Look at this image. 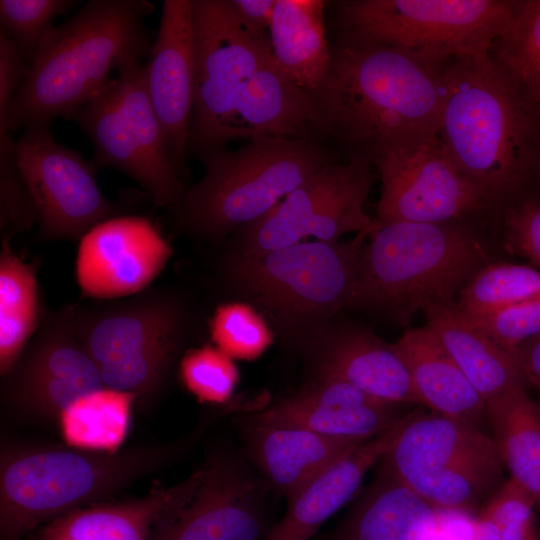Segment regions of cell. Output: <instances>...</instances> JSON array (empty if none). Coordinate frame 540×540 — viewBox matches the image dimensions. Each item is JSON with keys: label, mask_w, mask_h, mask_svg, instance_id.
<instances>
[{"label": "cell", "mask_w": 540, "mask_h": 540, "mask_svg": "<svg viewBox=\"0 0 540 540\" xmlns=\"http://www.w3.org/2000/svg\"><path fill=\"white\" fill-rule=\"evenodd\" d=\"M471 540H502V533L498 525L481 511L471 525Z\"/></svg>", "instance_id": "obj_44"}, {"label": "cell", "mask_w": 540, "mask_h": 540, "mask_svg": "<svg viewBox=\"0 0 540 540\" xmlns=\"http://www.w3.org/2000/svg\"><path fill=\"white\" fill-rule=\"evenodd\" d=\"M171 253L147 218L115 216L81 238L77 282L84 296L96 300L138 294L158 276Z\"/></svg>", "instance_id": "obj_17"}, {"label": "cell", "mask_w": 540, "mask_h": 540, "mask_svg": "<svg viewBox=\"0 0 540 540\" xmlns=\"http://www.w3.org/2000/svg\"><path fill=\"white\" fill-rule=\"evenodd\" d=\"M438 138L459 172L492 206L515 195L540 152V105L490 53L444 67Z\"/></svg>", "instance_id": "obj_2"}, {"label": "cell", "mask_w": 540, "mask_h": 540, "mask_svg": "<svg viewBox=\"0 0 540 540\" xmlns=\"http://www.w3.org/2000/svg\"><path fill=\"white\" fill-rule=\"evenodd\" d=\"M75 4L71 0H1V30L17 43L31 64L51 21Z\"/></svg>", "instance_id": "obj_34"}, {"label": "cell", "mask_w": 540, "mask_h": 540, "mask_svg": "<svg viewBox=\"0 0 540 540\" xmlns=\"http://www.w3.org/2000/svg\"><path fill=\"white\" fill-rule=\"evenodd\" d=\"M374 224L348 308L380 310L406 325L426 306L456 302L484 266L479 241L460 222Z\"/></svg>", "instance_id": "obj_5"}, {"label": "cell", "mask_w": 540, "mask_h": 540, "mask_svg": "<svg viewBox=\"0 0 540 540\" xmlns=\"http://www.w3.org/2000/svg\"><path fill=\"white\" fill-rule=\"evenodd\" d=\"M372 164L355 156L323 166L265 216L237 229L235 252L260 254L309 236L337 241L347 233L372 230L374 220L363 207L374 181Z\"/></svg>", "instance_id": "obj_13"}, {"label": "cell", "mask_w": 540, "mask_h": 540, "mask_svg": "<svg viewBox=\"0 0 540 540\" xmlns=\"http://www.w3.org/2000/svg\"><path fill=\"white\" fill-rule=\"evenodd\" d=\"M145 0H92L45 34L27 77L0 118V132L73 118L114 69L151 53Z\"/></svg>", "instance_id": "obj_3"}, {"label": "cell", "mask_w": 540, "mask_h": 540, "mask_svg": "<svg viewBox=\"0 0 540 540\" xmlns=\"http://www.w3.org/2000/svg\"><path fill=\"white\" fill-rule=\"evenodd\" d=\"M38 222L37 211L23 181L15 157V141L0 132V229L1 239L30 229Z\"/></svg>", "instance_id": "obj_35"}, {"label": "cell", "mask_w": 540, "mask_h": 540, "mask_svg": "<svg viewBox=\"0 0 540 540\" xmlns=\"http://www.w3.org/2000/svg\"><path fill=\"white\" fill-rule=\"evenodd\" d=\"M337 161L321 141L261 139L204 158L206 171L175 210L180 228L217 238L265 216L323 166Z\"/></svg>", "instance_id": "obj_7"}, {"label": "cell", "mask_w": 540, "mask_h": 540, "mask_svg": "<svg viewBox=\"0 0 540 540\" xmlns=\"http://www.w3.org/2000/svg\"><path fill=\"white\" fill-rule=\"evenodd\" d=\"M535 540H540V538H539V537H537V538H536Z\"/></svg>", "instance_id": "obj_46"}, {"label": "cell", "mask_w": 540, "mask_h": 540, "mask_svg": "<svg viewBox=\"0 0 540 540\" xmlns=\"http://www.w3.org/2000/svg\"><path fill=\"white\" fill-rule=\"evenodd\" d=\"M204 477L198 469L169 487L145 496L104 502L63 514L36 529L31 540H149L159 521L183 507Z\"/></svg>", "instance_id": "obj_21"}, {"label": "cell", "mask_w": 540, "mask_h": 540, "mask_svg": "<svg viewBox=\"0 0 540 540\" xmlns=\"http://www.w3.org/2000/svg\"><path fill=\"white\" fill-rule=\"evenodd\" d=\"M490 54L540 105V0L518 1Z\"/></svg>", "instance_id": "obj_33"}, {"label": "cell", "mask_w": 540, "mask_h": 540, "mask_svg": "<svg viewBox=\"0 0 540 540\" xmlns=\"http://www.w3.org/2000/svg\"><path fill=\"white\" fill-rule=\"evenodd\" d=\"M314 352L318 377L344 380L386 402L421 406L394 343L364 329L342 328L321 332Z\"/></svg>", "instance_id": "obj_22"}, {"label": "cell", "mask_w": 540, "mask_h": 540, "mask_svg": "<svg viewBox=\"0 0 540 540\" xmlns=\"http://www.w3.org/2000/svg\"><path fill=\"white\" fill-rule=\"evenodd\" d=\"M195 95L188 150L203 159L224 150L238 99L272 56L270 38L251 36L227 0H192Z\"/></svg>", "instance_id": "obj_12"}, {"label": "cell", "mask_w": 540, "mask_h": 540, "mask_svg": "<svg viewBox=\"0 0 540 540\" xmlns=\"http://www.w3.org/2000/svg\"><path fill=\"white\" fill-rule=\"evenodd\" d=\"M372 230L343 242L317 240L260 254L234 252L226 276L283 326L320 325L348 308L359 257Z\"/></svg>", "instance_id": "obj_8"}, {"label": "cell", "mask_w": 540, "mask_h": 540, "mask_svg": "<svg viewBox=\"0 0 540 540\" xmlns=\"http://www.w3.org/2000/svg\"><path fill=\"white\" fill-rule=\"evenodd\" d=\"M426 327L485 399L525 387L517 360L477 327L456 302L426 306Z\"/></svg>", "instance_id": "obj_26"}, {"label": "cell", "mask_w": 540, "mask_h": 540, "mask_svg": "<svg viewBox=\"0 0 540 540\" xmlns=\"http://www.w3.org/2000/svg\"><path fill=\"white\" fill-rule=\"evenodd\" d=\"M504 222L506 247L540 271V202L528 200L508 208Z\"/></svg>", "instance_id": "obj_40"}, {"label": "cell", "mask_w": 540, "mask_h": 540, "mask_svg": "<svg viewBox=\"0 0 540 540\" xmlns=\"http://www.w3.org/2000/svg\"><path fill=\"white\" fill-rule=\"evenodd\" d=\"M416 408L387 431L350 448L318 473L289 500L286 514L269 531L267 540H309L353 497L367 471L387 453Z\"/></svg>", "instance_id": "obj_23"}, {"label": "cell", "mask_w": 540, "mask_h": 540, "mask_svg": "<svg viewBox=\"0 0 540 540\" xmlns=\"http://www.w3.org/2000/svg\"><path fill=\"white\" fill-rule=\"evenodd\" d=\"M212 335L221 351L241 358L260 353L269 341L262 320L242 305L220 308L213 319Z\"/></svg>", "instance_id": "obj_37"}, {"label": "cell", "mask_w": 540, "mask_h": 540, "mask_svg": "<svg viewBox=\"0 0 540 540\" xmlns=\"http://www.w3.org/2000/svg\"><path fill=\"white\" fill-rule=\"evenodd\" d=\"M241 26L254 38L269 39L277 0H227Z\"/></svg>", "instance_id": "obj_42"}, {"label": "cell", "mask_w": 540, "mask_h": 540, "mask_svg": "<svg viewBox=\"0 0 540 540\" xmlns=\"http://www.w3.org/2000/svg\"><path fill=\"white\" fill-rule=\"evenodd\" d=\"M540 297V271L506 262L481 267L459 293L456 305L469 318L492 314Z\"/></svg>", "instance_id": "obj_32"}, {"label": "cell", "mask_w": 540, "mask_h": 540, "mask_svg": "<svg viewBox=\"0 0 540 540\" xmlns=\"http://www.w3.org/2000/svg\"><path fill=\"white\" fill-rule=\"evenodd\" d=\"M78 336L107 389L151 407L184 344L188 311L175 292L146 289L124 299L72 305Z\"/></svg>", "instance_id": "obj_6"}, {"label": "cell", "mask_w": 540, "mask_h": 540, "mask_svg": "<svg viewBox=\"0 0 540 540\" xmlns=\"http://www.w3.org/2000/svg\"><path fill=\"white\" fill-rule=\"evenodd\" d=\"M409 405L375 398L337 378L318 377L257 416V424L302 428L332 438L366 441L411 411Z\"/></svg>", "instance_id": "obj_20"}, {"label": "cell", "mask_w": 540, "mask_h": 540, "mask_svg": "<svg viewBox=\"0 0 540 540\" xmlns=\"http://www.w3.org/2000/svg\"><path fill=\"white\" fill-rule=\"evenodd\" d=\"M533 500L510 479L505 481L481 510L500 528L502 540H535Z\"/></svg>", "instance_id": "obj_38"}, {"label": "cell", "mask_w": 540, "mask_h": 540, "mask_svg": "<svg viewBox=\"0 0 540 540\" xmlns=\"http://www.w3.org/2000/svg\"><path fill=\"white\" fill-rule=\"evenodd\" d=\"M536 171L538 173V179H539V183H540V152H539V157H538V162H537V168H536Z\"/></svg>", "instance_id": "obj_45"}, {"label": "cell", "mask_w": 540, "mask_h": 540, "mask_svg": "<svg viewBox=\"0 0 540 540\" xmlns=\"http://www.w3.org/2000/svg\"><path fill=\"white\" fill-rule=\"evenodd\" d=\"M44 311L39 301L35 263L17 256L9 239L0 252V375L17 362L36 333Z\"/></svg>", "instance_id": "obj_31"}, {"label": "cell", "mask_w": 540, "mask_h": 540, "mask_svg": "<svg viewBox=\"0 0 540 540\" xmlns=\"http://www.w3.org/2000/svg\"><path fill=\"white\" fill-rule=\"evenodd\" d=\"M28 62L17 43L0 30V118L27 77Z\"/></svg>", "instance_id": "obj_41"}, {"label": "cell", "mask_w": 540, "mask_h": 540, "mask_svg": "<svg viewBox=\"0 0 540 540\" xmlns=\"http://www.w3.org/2000/svg\"><path fill=\"white\" fill-rule=\"evenodd\" d=\"M329 540H443L435 508L381 471Z\"/></svg>", "instance_id": "obj_25"}, {"label": "cell", "mask_w": 540, "mask_h": 540, "mask_svg": "<svg viewBox=\"0 0 540 540\" xmlns=\"http://www.w3.org/2000/svg\"><path fill=\"white\" fill-rule=\"evenodd\" d=\"M15 157L42 239L82 238L118 214V206L101 193L92 163L59 144L47 124L25 127L15 141Z\"/></svg>", "instance_id": "obj_15"}, {"label": "cell", "mask_w": 540, "mask_h": 540, "mask_svg": "<svg viewBox=\"0 0 540 540\" xmlns=\"http://www.w3.org/2000/svg\"><path fill=\"white\" fill-rule=\"evenodd\" d=\"M325 3L322 0H277L269 29L277 65L310 93L319 88L331 62L324 23Z\"/></svg>", "instance_id": "obj_29"}, {"label": "cell", "mask_w": 540, "mask_h": 540, "mask_svg": "<svg viewBox=\"0 0 540 540\" xmlns=\"http://www.w3.org/2000/svg\"><path fill=\"white\" fill-rule=\"evenodd\" d=\"M469 319L501 347L513 353L520 344L540 335V297Z\"/></svg>", "instance_id": "obj_39"}, {"label": "cell", "mask_w": 540, "mask_h": 540, "mask_svg": "<svg viewBox=\"0 0 540 540\" xmlns=\"http://www.w3.org/2000/svg\"><path fill=\"white\" fill-rule=\"evenodd\" d=\"M445 64L340 32L328 73L312 93L320 140L373 161L436 137Z\"/></svg>", "instance_id": "obj_1"}, {"label": "cell", "mask_w": 540, "mask_h": 540, "mask_svg": "<svg viewBox=\"0 0 540 540\" xmlns=\"http://www.w3.org/2000/svg\"><path fill=\"white\" fill-rule=\"evenodd\" d=\"M513 354L525 383L540 392V335L520 344Z\"/></svg>", "instance_id": "obj_43"}, {"label": "cell", "mask_w": 540, "mask_h": 540, "mask_svg": "<svg viewBox=\"0 0 540 540\" xmlns=\"http://www.w3.org/2000/svg\"><path fill=\"white\" fill-rule=\"evenodd\" d=\"M146 84L168 157L181 177L186 165L195 95L192 0H165L146 65Z\"/></svg>", "instance_id": "obj_18"}, {"label": "cell", "mask_w": 540, "mask_h": 540, "mask_svg": "<svg viewBox=\"0 0 540 540\" xmlns=\"http://www.w3.org/2000/svg\"><path fill=\"white\" fill-rule=\"evenodd\" d=\"M518 1L346 0L335 2L341 32L445 64L490 53Z\"/></svg>", "instance_id": "obj_10"}, {"label": "cell", "mask_w": 540, "mask_h": 540, "mask_svg": "<svg viewBox=\"0 0 540 540\" xmlns=\"http://www.w3.org/2000/svg\"><path fill=\"white\" fill-rule=\"evenodd\" d=\"M181 376L191 392L210 402L226 400L237 379L229 356L211 347L189 352L182 360Z\"/></svg>", "instance_id": "obj_36"}, {"label": "cell", "mask_w": 540, "mask_h": 540, "mask_svg": "<svg viewBox=\"0 0 540 540\" xmlns=\"http://www.w3.org/2000/svg\"><path fill=\"white\" fill-rule=\"evenodd\" d=\"M394 346L405 362L421 406L480 426L486 417V400L426 326L407 330Z\"/></svg>", "instance_id": "obj_27"}, {"label": "cell", "mask_w": 540, "mask_h": 540, "mask_svg": "<svg viewBox=\"0 0 540 540\" xmlns=\"http://www.w3.org/2000/svg\"><path fill=\"white\" fill-rule=\"evenodd\" d=\"M105 390L69 305L43 313L31 341L2 377L0 399L2 409L18 420L53 423Z\"/></svg>", "instance_id": "obj_14"}, {"label": "cell", "mask_w": 540, "mask_h": 540, "mask_svg": "<svg viewBox=\"0 0 540 540\" xmlns=\"http://www.w3.org/2000/svg\"><path fill=\"white\" fill-rule=\"evenodd\" d=\"M185 443H151L116 452L3 441L0 540H23L73 510L104 503L180 455Z\"/></svg>", "instance_id": "obj_4"}, {"label": "cell", "mask_w": 540, "mask_h": 540, "mask_svg": "<svg viewBox=\"0 0 540 540\" xmlns=\"http://www.w3.org/2000/svg\"><path fill=\"white\" fill-rule=\"evenodd\" d=\"M422 407L381 459V471L439 510L469 509L502 478L498 446L479 427Z\"/></svg>", "instance_id": "obj_9"}, {"label": "cell", "mask_w": 540, "mask_h": 540, "mask_svg": "<svg viewBox=\"0 0 540 540\" xmlns=\"http://www.w3.org/2000/svg\"><path fill=\"white\" fill-rule=\"evenodd\" d=\"M486 417L509 479L540 506V403L520 387L486 400Z\"/></svg>", "instance_id": "obj_30"}, {"label": "cell", "mask_w": 540, "mask_h": 540, "mask_svg": "<svg viewBox=\"0 0 540 540\" xmlns=\"http://www.w3.org/2000/svg\"><path fill=\"white\" fill-rule=\"evenodd\" d=\"M238 139L321 141L312 93L294 83L273 55L252 75L238 99L229 142Z\"/></svg>", "instance_id": "obj_24"}, {"label": "cell", "mask_w": 540, "mask_h": 540, "mask_svg": "<svg viewBox=\"0 0 540 540\" xmlns=\"http://www.w3.org/2000/svg\"><path fill=\"white\" fill-rule=\"evenodd\" d=\"M377 224L460 222L492 206L456 168L438 135L378 154Z\"/></svg>", "instance_id": "obj_16"}, {"label": "cell", "mask_w": 540, "mask_h": 540, "mask_svg": "<svg viewBox=\"0 0 540 540\" xmlns=\"http://www.w3.org/2000/svg\"><path fill=\"white\" fill-rule=\"evenodd\" d=\"M73 118L94 146L92 165L137 181L160 207L176 210L185 192L167 153L146 84V65L129 62Z\"/></svg>", "instance_id": "obj_11"}, {"label": "cell", "mask_w": 540, "mask_h": 540, "mask_svg": "<svg viewBox=\"0 0 540 540\" xmlns=\"http://www.w3.org/2000/svg\"><path fill=\"white\" fill-rule=\"evenodd\" d=\"M193 497L154 527L149 540H257L265 529L254 482L226 457L212 459Z\"/></svg>", "instance_id": "obj_19"}, {"label": "cell", "mask_w": 540, "mask_h": 540, "mask_svg": "<svg viewBox=\"0 0 540 540\" xmlns=\"http://www.w3.org/2000/svg\"><path fill=\"white\" fill-rule=\"evenodd\" d=\"M364 442L338 439L294 427L254 424L253 457L269 480L289 500L334 460Z\"/></svg>", "instance_id": "obj_28"}]
</instances>
